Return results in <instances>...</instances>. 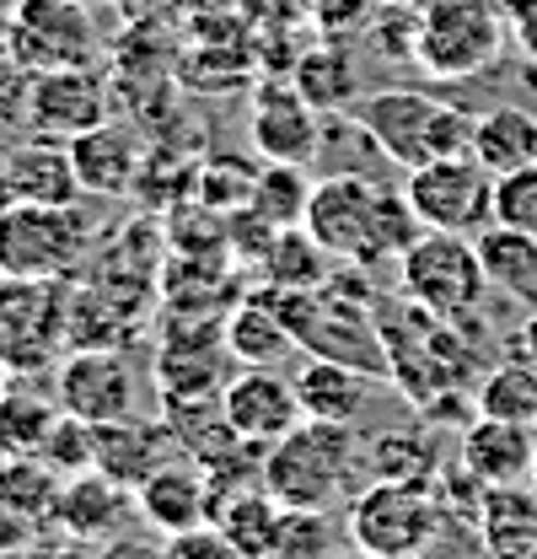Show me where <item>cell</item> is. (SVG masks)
I'll return each mask as SVG.
<instances>
[{"mask_svg": "<svg viewBox=\"0 0 537 559\" xmlns=\"http://www.w3.org/2000/svg\"><path fill=\"white\" fill-rule=\"evenodd\" d=\"M478 533H484V555L489 559H537V489H489L484 511H478Z\"/></svg>", "mask_w": 537, "mask_h": 559, "instance_id": "44dd1931", "label": "cell"}, {"mask_svg": "<svg viewBox=\"0 0 537 559\" xmlns=\"http://www.w3.org/2000/svg\"><path fill=\"white\" fill-rule=\"evenodd\" d=\"M0 559H27L22 549H0Z\"/></svg>", "mask_w": 537, "mask_h": 559, "instance_id": "f6af8a7d", "label": "cell"}, {"mask_svg": "<svg viewBox=\"0 0 537 559\" xmlns=\"http://www.w3.org/2000/svg\"><path fill=\"white\" fill-rule=\"evenodd\" d=\"M86 189L75 178L70 145L60 140H27L0 151V210L11 205H75Z\"/></svg>", "mask_w": 537, "mask_h": 559, "instance_id": "2e32d148", "label": "cell"}, {"mask_svg": "<svg viewBox=\"0 0 537 559\" xmlns=\"http://www.w3.org/2000/svg\"><path fill=\"white\" fill-rule=\"evenodd\" d=\"M55 399L60 409L86 425H108V419L134 415V371L114 345H86L65 349V360L55 366Z\"/></svg>", "mask_w": 537, "mask_h": 559, "instance_id": "30bf717a", "label": "cell"}, {"mask_svg": "<svg viewBox=\"0 0 537 559\" xmlns=\"http://www.w3.org/2000/svg\"><path fill=\"white\" fill-rule=\"evenodd\" d=\"M377 221H382V189L366 183L360 173H323L312 183L307 215H301L312 242L329 259H344V264H371Z\"/></svg>", "mask_w": 537, "mask_h": 559, "instance_id": "9c48e42d", "label": "cell"}, {"mask_svg": "<svg viewBox=\"0 0 537 559\" xmlns=\"http://www.w3.org/2000/svg\"><path fill=\"white\" fill-rule=\"evenodd\" d=\"M446 527V506L425 479H377L349 500V544L366 559H425Z\"/></svg>", "mask_w": 537, "mask_h": 559, "instance_id": "7a4b0ae2", "label": "cell"}, {"mask_svg": "<svg viewBox=\"0 0 537 559\" xmlns=\"http://www.w3.org/2000/svg\"><path fill=\"white\" fill-rule=\"evenodd\" d=\"M323 124H329V119H318V108L296 92V81H290V86L259 81L248 130H253V145H259L264 162L312 167V162H318V145H323Z\"/></svg>", "mask_w": 537, "mask_h": 559, "instance_id": "4fadbf2b", "label": "cell"}, {"mask_svg": "<svg viewBox=\"0 0 537 559\" xmlns=\"http://www.w3.org/2000/svg\"><path fill=\"white\" fill-rule=\"evenodd\" d=\"M162 559H242V549H237L215 522H200V527H189V533H172V538L162 544Z\"/></svg>", "mask_w": 537, "mask_h": 559, "instance_id": "8d00e7d4", "label": "cell"}, {"mask_svg": "<svg viewBox=\"0 0 537 559\" xmlns=\"http://www.w3.org/2000/svg\"><path fill=\"white\" fill-rule=\"evenodd\" d=\"M70 349L65 280L0 275V360L16 377H44Z\"/></svg>", "mask_w": 537, "mask_h": 559, "instance_id": "5b68a950", "label": "cell"}, {"mask_svg": "<svg viewBox=\"0 0 537 559\" xmlns=\"http://www.w3.org/2000/svg\"><path fill=\"white\" fill-rule=\"evenodd\" d=\"M533 489H537V457H533Z\"/></svg>", "mask_w": 537, "mask_h": 559, "instance_id": "bcb514c9", "label": "cell"}, {"mask_svg": "<svg viewBox=\"0 0 537 559\" xmlns=\"http://www.w3.org/2000/svg\"><path fill=\"white\" fill-rule=\"evenodd\" d=\"M259 264H264L274 290H318V285H329V253L312 242L307 226H279Z\"/></svg>", "mask_w": 537, "mask_h": 559, "instance_id": "f1b7e54d", "label": "cell"}, {"mask_svg": "<svg viewBox=\"0 0 537 559\" xmlns=\"http://www.w3.org/2000/svg\"><path fill=\"white\" fill-rule=\"evenodd\" d=\"M44 538H49V522H44V516H27L22 506L0 500V549H22V555H33Z\"/></svg>", "mask_w": 537, "mask_h": 559, "instance_id": "74e56055", "label": "cell"}, {"mask_svg": "<svg viewBox=\"0 0 537 559\" xmlns=\"http://www.w3.org/2000/svg\"><path fill=\"white\" fill-rule=\"evenodd\" d=\"M65 415L55 393H38L33 377H16L0 399V457H38L55 419Z\"/></svg>", "mask_w": 537, "mask_h": 559, "instance_id": "484cf974", "label": "cell"}, {"mask_svg": "<svg viewBox=\"0 0 537 559\" xmlns=\"http://www.w3.org/2000/svg\"><path fill=\"white\" fill-rule=\"evenodd\" d=\"M92 248V226L75 205H11L0 210V275L65 280Z\"/></svg>", "mask_w": 537, "mask_h": 559, "instance_id": "8992f818", "label": "cell"}, {"mask_svg": "<svg viewBox=\"0 0 537 559\" xmlns=\"http://www.w3.org/2000/svg\"><path fill=\"white\" fill-rule=\"evenodd\" d=\"M473 156L484 162V173L505 178V173H522L537 162V119L527 108H489L478 114V130H473Z\"/></svg>", "mask_w": 537, "mask_h": 559, "instance_id": "d4e9b609", "label": "cell"}, {"mask_svg": "<svg viewBox=\"0 0 537 559\" xmlns=\"http://www.w3.org/2000/svg\"><path fill=\"white\" fill-rule=\"evenodd\" d=\"M5 44L27 75L81 70L97 60V27L81 0H16L5 22Z\"/></svg>", "mask_w": 537, "mask_h": 559, "instance_id": "ba28073f", "label": "cell"}, {"mask_svg": "<svg viewBox=\"0 0 537 559\" xmlns=\"http://www.w3.org/2000/svg\"><path fill=\"white\" fill-rule=\"evenodd\" d=\"M130 516H134V489L114 485L97 468L70 474L60 485V500H55V527L70 533V538H86V544H114Z\"/></svg>", "mask_w": 537, "mask_h": 559, "instance_id": "ac0fdd59", "label": "cell"}, {"mask_svg": "<svg viewBox=\"0 0 537 559\" xmlns=\"http://www.w3.org/2000/svg\"><path fill=\"white\" fill-rule=\"evenodd\" d=\"M494 221L537 237V162L522 167V173L494 178Z\"/></svg>", "mask_w": 537, "mask_h": 559, "instance_id": "e575fe53", "label": "cell"}, {"mask_svg": "<svg viewBox=\"0 0 537 559\" xmlns=\"http://www.w3.org/2000/svg\"><path fill=\"white\" fill-rule=\"evenodd\" d=\"M473 415L511 419V425H533L537 430V371L522 360H505L494 371L478 377L473 388Z\"/></svg>", "mask_w": 537, "mask_h": 559, "instance_id": "f546056e", "label": "cell"}, {"mask_svg": "<svg viewBox=\"0 0 537 559\" xmlns=\"http://www.w3.org/2000/svg\"><path fill=\"white\" fill-rule=\"evenodd\" d=\"M408 210L430 231H463L478 237L494 221V173H484L478 156H435L403 178Z\"/></svg>", "mask_w": 537, "mask_h": 559, "instance_id": "52a82bcc", "label": "cell"}, {"mask_svg": "<svg viewBox=\"0 0 537 559\" xmlns=\"http://www.w3.org/2000/svg\"><path fill=\"white\" fill-rule=\"evenodd\" d=\"M296 92L312 103V108H323V114H349L355 108V97H360V70L355 60L338 49V44H323V49H307L301 60H296Z\"/></svg>", "mask_w": 537, "mask_h": 559, "instance_id": "83f0119b", "label": "cell"}, {"mask_svg": "<svg viewBox=\"0 0 537 559\" xmlns=\"http://www.w3.org/2000/svg\"><path fill=\"white\" fill-rule=\"evenodd\" d=\"M220 345L231 360H242V366H279L296 345V334H290V323L279 318V307L264 296H253V301H237V312L226 318V334H220Z\"/></svg>", "mask_w": 537, "mask_h": 559, "instance_id": "cb8c5ba5", "label": "cell"}, {"mask_svg": "<svg viewBox=\"0 0 537 559\" xmlns=\"http://www.w3.org/2000/svg\"><path fill=\"white\" fill-rule=\"evenodd\" d=\"M371 371H355V366H338L312 355L301 371H296V399H301V415L307 419H338V425H355V415L366 409V393H371Z\"/></svg>", "mask_w": 537, "mask_h": 559, "instance_id": "7402d4cb", "label": "cell"}, {"mask_svg": "<svg viewBox=\"0 0 537 559\" xmlns=\"http://www.w3.org/2000/svg\"><path fill=\"white\" fill-rule=\"evenodd\" d=\"M65 145L86 194H124L140 173V140L124 124H97V130L65 140Z\"/></svg>", "mask_w": 537, "mask_h": 559, "instance_id": "ffe728a7", "label": "cell"}, {"mask_svg": "<svg viewBox=\"0 0 537 559\" xmlns=\"http://www.w3.org/2000/svg\"><path fill=\"white\" fill-rule=\"evenodd\" d=\"M183 447L167 425H145V419H108L92 425V468L108 474L114 485L140 489L162 463H172Z\"/></svg>", "mask_w": 537, "mask_h": 559, "instance_id": "e0dca14e", "label": "cell"}, {"mask_svg": "<svg viewBox=\"0 0 537 559\" xmlns=\"http://www.w3.org/2000/svg\"><path fill=\"white\" fill-rule=\"evenodd\" d=\"M419 5H425V0H419Z\"/></svg>", "mask_w": 537, "mask_h": 559, "instance_id": "7dc6e473", "label": "cell"}, {"mask_svg": "<svg viewBox=\"0 0 537 559\" xmlns=\"http://www.w3.org/2000/svg\"><path fill=\"white\" fill-rule=\"evenodd\" d=\"M134 516L162 538L189 533L200 522H215V495H210V474H204L200 457L178 452L172 463H162L145 485L134 489Z\"/></svg>", "mask_w": 537, "mask_h": 559, "instance_id": "5bb4252c", "label": "cell"}, {"mask_svg": "<svg viewBox=\"0 0 537 559\" xmlns=\"http://www.w3.org/2000/svg\"><path fill=\"white\" fill-rule=\"evenodd\" d=\"M505 360H522V366H533L537 371V312H527V318L511 329V340H505Z\"/></svg>", "mask_w": 537, "mask_h": 559, "instance_id": "b9f144b4", "label": "cell"}, {"mask_svg": "<svg viewBox=\"0 0 537 559\" xmlns=\"http://www.w3.org/2000/svg\"><path fill=\"white\" fill-rule=\"evenodd\" d=\"M11 382H16V371H11V366H5V360H0V399H5V393H11Z\"/></svg>", "mask_w": 537, "mask_h": 559, "instance_id": "ee69618b", "label": "cell"}, {"mask_svg": "<svg viewBox=\"0 0 537 559\" xmlns=\"http://www.w3.org/2000/svg\"><path fill=\"white\" fill-rule=\"evenodd\" d=\"M27 124L49 140H75L108 124V92L92 70H44L27 86Z\"/></svg>", "mask_w": 537, "mask_h": 559, "instance_id": "9a60e30c", "label": "cell"}, {"mask_svg": "<svg viewBox=\"0 0 537 559\" xmlns=\"http://www.w3.org/2000/svg\"><path fill=\"white\" fill-rule=\"evenodd\" d=\"M398 285L403 296L435 318H473L489 296V275L478 259V242L463 231H419L398 259Z\"/></svg>", "mask_w": 537, "mask_h": 559, "instance_id": "277c9868", "label": "cell"}, {"mask_svg": "<svg viewBox=\"0 0 537 559\" xmlns=\"http://www.w3.org/2000/svg\"><path fill=\"white\" fill-rule=\"evenodd\" d=\"M511 27L500 0H425L414 27V60L435 81H468L500 60Z\"/></svg>", "mask_w": 537, "mask_h": 559, "instance_id": "3957f363", "label": "cell"}, {"mask_svg": "<svg viewBox=\"0 0 537 559\" xmlns=\"http://www.w3.org/2000/svg\"><path fill=\"white\" fill-rule=\"evenodd\" d=\"M500 16L511 27V44L537 66V0H500Z\"/></svg>", "mask_w": 537, "mask_h": 559, "instance_id": "f35d334b", "label": "cell"}, {"mask_svg": "<svg viewBox=\"0 0 537 559\" xmlns=\"http://www.w3.org/2000/svg\"><path fill=\"white\" fill-rule=\"evenodd\" d=\"M312 16L323 33H349L371 16V0H312Z\"/></svg>", "mask_w": 537, "mask_h": 559, "instance_id": "ab89813d", "label": "cell"}, {"mask_svg": "<svg viewBox=\"0 0 537 559\" xmlns=\"http://www.w3.org/2000/svg\"><path fill=\"white\" fill-rule=\"evenodd\" d=\"M360 436L355 425L338 419H301L296 430H285L274 447L259 457V479L264 489L290 506V511H334L349 489V474L360 463Z\"/></svg>", "mask_w": 537, "mask_h": 559, "instance_id": "6da1fadb", "label": "cell"}, {"mask_svg": "<svg viewBox=\"0 0 537 559\" xmlns=\"http://www.w3.org/2000/svg\"><path fill=\"white\" fill-rule=\"evenodd\" d=\"M226 345H167L156 360L162 393H220L226 377Z\"/></svg>", "mask_w": 537, "mask_h": 559, "instance_id": "4dcf8cb0", "label": "cell"}, {"mask_svg": "<svg viewBox=\"0 0 537 559\" xmlns=\"http://www.w3.org/2000/svg\"><path fill=\"white\" fill-rule=\"evenodd\" d=\"M97 559H162V549L151 538H140V533H119Z\"/></svg>", "mask_w": 537, "mask_h": 559, "instance_id": "7bdbcfd3", "label": "cell"}, {"mask_svg": "<svg viewBox=\"0 0 537 559\" xmlns=\"http://www.w3.org/2000/svg\"><path fill=\"white\" fill-rule=\"evenodd\" d=\"M371 474L377 479H425L435 474V436L425 425H403L371 441Z\"/></svg>", "mask_w": 537, "mask_h": 559, "instance_id": "1f68e13d", "label": "cell"}, {"mask_svg": "<svg viewBox=\"0 0 537 559\" xmlns=\"http://www.w3.org/2000/svg\"><path fill=\"white\" fill-rule=\"evenodd\" d=\"M38 457H44V463H49L60 479H70V474H86V468H92V425H86V419H75V415H60Z\"/></svg>", "mask_w": 537, "mask_h": 559, "instance_id": "d590c367", "label": "cell"}, {"mask_svg": "<svg viewBox=\"0 0 537 559\" xmlns=\"http://www.w3.org/2000/svg\"><path fill=\"white\" fill-rule=\"evenodd\" d=\"M285 516L290 506H279L264 485L237 489L215 506V527L242 549V559H279V538H285Z\"/></svg>", "mask_w": 537, "mask_h": 559, "instance_id": "603a6c76", "label": "cell"}, {"mask_svg": "<svg viewBox=\"0 0 537 559\" xmlns=\"http://www.w3.org/2000/svg\"><path fill=\"white\" fill-rule=\"evenodd\" d=\"M60 474L44 457H0V500L22 506L27 516H44L55 527V500H60Z\"/></svg>", "mask_w": 537, "mask_h": 559, "instance_id": "d6a6232c", "label": "cell"}, {"mask_svg": "<svg viewBox=\"0 0 537 559\" xmlns=\"http://www.w3.org/2000/svg\"><path fill=\"white\" fill-rule=\"evenodd\" d=\"M473 242H478L484 275H489V285H494V290L533 301V296H537V237L516 231V226H500V221H489V226H484Z\"/></svg>", "mask_w": 537, "mask_h": 559, "instance_id": "4316f807", "label": "cell"}, {"mask_svg": "<svg viewBox=\"0 0 537 559\" xmlns=\"http://www.w3.org/2000/svg\"><path fill=\"white\" fill-rule=\"evenodd\" d=\"M355 124L371 135V145L403 167H425L430 162V124L441 114V97L430 92H414V86H387V92H371V97H355Z\"/></svg>", "mask_w": 537, "mask_h": 559, "instance_id": "8fae6325", "label": "cell"}, {"mask_svg": "<svg viewBox=\"0 0 537 559\" xmlns=\"http://www.w3.org/2000/svg\"><path fill=\"white\" fill-rule=\"evenodd\" d=\"M312 200V183H307V167H290V162H268L253 183V200L248 205L264 215L268 226H301Z\"/></svg>", "mask_w": 537, "mask_h": 559, "instance_id": "836d02e7", "label": "cell"}, {"mask_svg": "<svg viewBox=\"0 0 537 559\" xmlns=\"http://www.w3.org/2000/svg\"><path fill=\"white\" fill-rule=\"evenodd\" d=\"M220 404H226V425L242 447H274L285 430L301 425V399H296V377H279V366H242L226 388H220Z\"/></svg>", "mask_w": 537, "mask_h": 559, "instance_id": "7c38bea8", "label": "cell"}, {"mask_svg": "<svg viewBox=\"0 0 537 559\" xmlns=\"http://www.w3.org/2000/svg\"><path fill=\"white\" fill-rule=\"evenodd\" d=\"M27 559H97V555H92L86 538H70V533H60V527H49V538H44Z\"/></svg>", "mask_w": 537, "mask_h": 559, "instance_id": "60d3db41", "label": "cell"}, {"mask_svg": "<svg viewBox=\"0 0 537 559\" xmlns=\"http://www.w3.org/2000/svg\"><path fill=\"white\" fill-rule=\"evenodd\" d=\"M533 457H537L533 425L473 415V425L463 430V468H468L484 489L533 485Z\"/></svg>", "mask_w": 537, "mask_h": 559, "instance_id": "d6986e66", "label": "cell"}]
</instances>
